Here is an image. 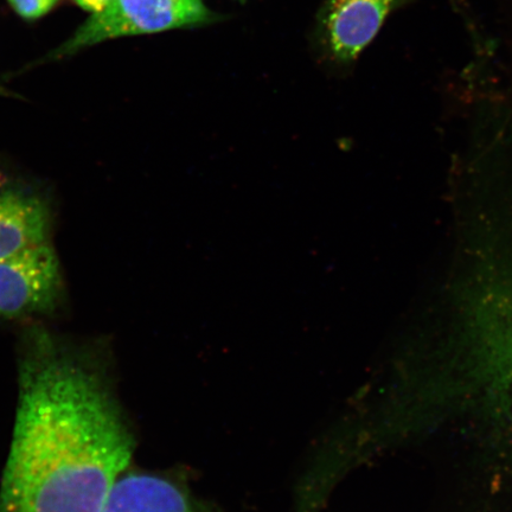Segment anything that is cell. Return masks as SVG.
I'll list each match as a JSON object with an SVG mask.
<instances>
[{
    "label": "cell",
    "mask_w": 512,
    "mask_h": 512,
    "mask_svg": "<svg viewBox=\"0 0 512 512\" xmlns=\"http://www.w3.org/2000/svg\"><path fill=\"white\" fill-rule=\"evenodd\" d=\"M133 448L95 364L41 326L25 332L0 512H99Z\"/></svg>",
    "instance_id": "1"
},
{
    "label": "cell",
    "mask_w": 512,
    "mask_h": 512,
    "mask_svg": "<svg viewBox=\"0 0 512 512\" xmlns=\"http://www.w3.org/2000/svg\"><path fill=\"white\" fill-rule=\"evenodd\" d=\"M211 17L203 0H112L104 11L91 15L50 59L72 56L114 38L208 23Z\"/></svg>",
    "instance_id": "2"
},
{
    "label": "cell",
    "mask_w": 512,
    "mask_h": 512,
    "mask_svg": "<svg viewBox=\"0 0 512 512\" xmlns=\"http://www.w3.org/2000/svg\"><path fill=\"white\" fill-rule=\"evenodd\" d=\"M62 297L60 261L49 242L0 261V319L49 315Z\"/></svg>",
    "instance_id": "3"
},
{
    "label": "cell",
    "mask_w": 512,
    "mask_h": 512,
    "mask_svg": "<svg viewBox=\"0 0 512 512\" xmlns=\"http://www.w3.org/2000/svg\"><path fill=\"white\" fill-rule=\"evenodd\" d=\"M47 198L18 183H0V261L49 242Z\"/></svg>",
    "instance_id": "4"
},
{
    "label": "cell",
    "mask_w": 512,
    "mask_h": 512,
    "mask_svg": "<svg viewBox=\"0 0 512 512\" xmlns=\"http://www.w3.org/2000/svg\"><path fill=\"white\" fill-rule=\"evenodd\" d=\"M99 512H215L171 480L131 473L114 484Z\"/></svg>",
    "instance_id": "5"
},
{
    "label": "cell",
    "mask_w": 512,
    "mask_h": 512,
    "mask_svg": "<svg viewBox=\"0 0 512 512\" xmlns=\"http://www.w3.org/2000/svg\"><path fill=\"white\" fill-rule=\"evenodd\" d=\"M396 0H334L328 17L332 51L351 61L374 40Z\"/></svg>",
    "instance_id": "6"
},
{
    "label": "cell",
    "mask_w": 512,
    "mask_h": 512,
    "mask_svg": "<svg viewBox=\"0 0 512 512\" xmlns=\"http://www.w3.org/2000/svg\"><path fill=\"white\" fill-rule=\"evenodd\" d=\"M8 2L18 16L34 21L48 15L59 0H8Z\"/></svg>",
    "instance_id": "7"
},
{
    "label": "cell",
    "mask_w": 512,
    "mask_h": 512,
    "mask_svg": "<svg viewBox=\"0 0 512 512\" xmlns=\"http://www.w3.org/2000/svg\"><path fill=\"white\" fill-rule=\"evenodd\" d=\"M82 10L88 11L89 14L95 15L104 11L112 0H74Z\"/></svg>",
    "instance_id": "8"
}]
</instances>
